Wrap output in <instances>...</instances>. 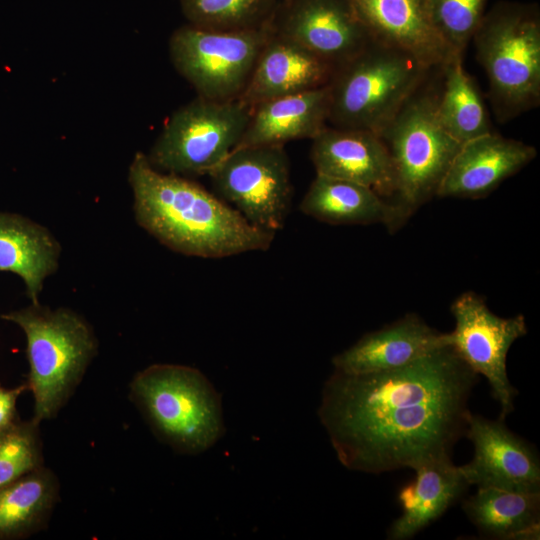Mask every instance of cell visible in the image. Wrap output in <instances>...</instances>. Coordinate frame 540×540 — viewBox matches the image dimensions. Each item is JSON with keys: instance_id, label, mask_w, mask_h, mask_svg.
Masks as SVG:
<instances>
[{"instance_id": "cell-16", "label": "cell", "mask_w": 540, "mask_h": 540, "mask_svg": "<svg viewBox=\"0 0 540 540\" xmlns=\"http://www.w3.org/2000/svg\"><path fill=\"white\" fill-rule=\"evenodd\" d=\"M536 155L535 147L491 131L461 145L436 196L485 197Z\"/></svg>"}, {"instance_id": "cell-12", "label": "cell", "mask_w": 540, "mask_h": 540, "mask_svg": "<svg viewBox=\"0 0 540 540\" xmlns=\"http://www.w3.org/2000/svg\"><path fill=\"white\" fill-rule=\"evenodd\" d=\"M331 64L342 65L373 39L351 0H291L280 3L270 24Z\"/></svg>"}, {"instance_id": "cell-19", "label": "cell", "mask_w": 540, "mask_h": 540, "mask_svg": "<svg viewBox=\"0 0 540 540\" xmlns=\"http://www.w3.org/2000/svg\"><path fill=\"white\" fill-rule=\"evenodd\" d=\"M328 84L297 94L272 98L252 106L237 147L282 145L317 136L328 124Z\"/></svg>"}, {"instance_id": "cell-3", "label": "cell", "mask_w": 540, "mask_h": 540, "mask_svg": "<svg viewBox=\"0 0 540 540\" xmlns=\"http://www.w3.org/2000/svg\"><path fill=\"white\" fill-rule=\"evenodd\" d=\"M24 332L29 363L28 389L34 398L31 419L39 425L67 403L95 357L98 342L91 326L67 308L38 304L3 314Z\"/></svg>"}, {"instance_id": "cell-8", "label": "cell", "mask_w": 540, "mask_h": 540, "mask_svg": "<svg viewBox=\"0 0 540 540\" xmlns=\"http://www.w3.org/2000/svg\"><path fill=\"white\" fill-rule=\"evenodd\" d=\"M251 112L252 106L239 98L198 96L169 118L147 158L167 173L208 175L238 146Z\"/></svg>"}, {"instance_id": "cell-9", "label": "cell", "mask_w": 540, "mask_h": 540, "mask_svg": "<svg viewBox=\"0 0 540 540\" xmlns=\"http://www.w3.org/2000/svg\"><path fill=\"white\" fill-rule=\"evenodd\" d=\"M270 32L271 26L219 31L189 24L172 34L171 59L199 97L215 101L237 99Z\"/></svg>"}, {"instance_id": "cell-7", "label": "cell", "mask_w": 540, "mask_h": 540, "mask_svg": "<svg viewBox=\"0 0 540 540\" xmlns=\"http://www.w3.org/2000/svg\"><path fill=\"white\" fill-rule=\"evenodd\" d=\"M440 67L431 71L379 133L395 169L396 203L409 218L437 195L461 143L442 125L438 112Z\"/></svg>"}, {"instance_id": "cell-25", "label": "cell", "mask_w": 540, "mask_h": 540, "mask_svg": "<svg viewBox=\"0 0 540 540\" xmlns=\"http://www.w3.org/2000/svg\"><path fill=\"white\" fill-rule=\"evenodd\" d=\"M54 473L41 466L0 489V538L34 532L44 525L58 499Z\"/></svg>"}, {"instance_id": "cell-5", "label": "cell", "mask_w": 540, "mask_h": 540, "mask_svg": "<svg viewBox=\"0 0 540 540\" xmlns=\"http://www.w3.org/2000/svg\"><path fill=\"white\" fill-rule=\"evenodd\" d=\"M472 40L500 122L540 103V16L536 5L499 2L485 12Z\"/></svg>"}, {"instance_id": "cell-1", "label": "cell", "mask_w": 540, "mask_h": 540, "mask_svg": "<svg viewBox=\"0 0 540 540\" xmlns=\"http://www.w3.org/2000/svg\"><path fill=\"white\" fill-rule=\"evenodd\" d=\"M451 345L396 369L338 371L324 383L318 417L340 463L379 474L450 458L464 437L478 382Z\"/></svg>"}, {"instance_id": "cell-27", "label": "cell", "mask_w": 540, "mask_h": 540, "mask_svg": "<svg viewBox=\"0 0 540 540\" xmlns=\"http://www.w3.org/2000/svg\"><path fill=\"white\" fill-rule=\"evenodd\" d=\"M43 466L38 425L15 421L0 430V489Z\"/></svg>"}, {"instance_id": "cell-15", "label": "cell", "mask_w": 540, "mask_h": 540, "mask_svg": "<svg viewBox=\"0 0 540 540\" xmlns=\"http://www.w3.org/2000/svg\"><path fill=\"white\" fill-rule=\"evenodd\" d=\"M373 40L400 49L428 68L454 52L436 29L428 0H351Z\"/></svg>"}, {"instance_id": "cell-26", "label": "cell", "mask_w": 540, "mask_h": 540, "mask_svg": "<svg viewBox=\"0 0 540 540\" xmlns=\"http://www.w3.org/2000/svg\"><path fill=\"white\" fill-rule=\"evenodd\" d=\"M182 13L195 27L241 31L270 26L279 0H180Z\"/></svg>"}, {"instance_id": "cell-13", "label": "cell", "mask_w": 540, "mask_h": 540, "mask_svg": "<svg viewBox=\"0 0 540 540\" xmlns=\"http://www.w3.org/2000/svg\"><path fill=\"white\" fill-rule=\"evenodd\" d=\"M465 437L474 445L472 460L460 467L469 485L521 493L540 492L537 450L502 420L470 414Z\"/></svg>"}, {"instance_id": "cell-28", "label": "cell", "mask_w": 540, "mask_h": 540, "mask_svg": "<svg viewBox=\"0 0 540 540\" xmlns=\"http://www.w3.org/2000/svg\"><path fill=\"white\" fill-rule=\"evenodd\" d=\"M433 23L448 46L464 54L488 0H428Z\"/></svg>"}, {"instance_id": "cell-18", "label": "cell", "mask_w": 540, "mask_h": 540, "mask_svg": "<svg viewBox=\"0 0 540 540\" xmlns=\"http://www.w3.org/2000/svg\"><path fill=\"white\" fill-rule=\"evenodd\" d=\"M449 345L447 333L428 326L416 314L362 336L335 355L334 370L345 374L386 371L404 366L422 355Z\"/></svg>"}, {"instance_id": "cell-23", "label": "cell", "mask_w": 540, "mask_h": 540, "mask_svg": "<svg viewBox=\"0 0 540 540\" xmlns=\"http://www.w3.org/2000/svg\"><path fill=\"white\" fill-rule=\"evenodd\" d=\"M463 511L480 534L492 539H539L540 492L521 493L478 488L465 499Z\"/></svg>"}, {"instance_id": "cell-2", "label": "cell", "mask_w": 540, "mask_h": 540, "mask_svg": "<svg viewBox=\"0 0 540 540\" xmlns=\"http://www.w3.org/2000/svg\"><path fill=\"white\" fill-rule=\"evenodd\" d=\"M129 182L138 224L173 251L219 259L266 251L274 240L199 184L160 172L143 153L133 158Z\"/></svg>"}, {"instance_id": "cell-11", "label": "cell", "mask_w": 540, "mask_h": 540, "mask_svg": "<svg viewBox=\"0 0 540 540\" xmlns=\"http://www.w3.org/2000/svg\"><path fill=\"white\" fill-rule=\"evenodd\" d=\"M455 328L448 343L477 375H483L500 404L499 420L514 410L517 390L508 379L507 354L512 344L527 333L523 315L503 318L494 314L478 294H461L451 305Z\"/></svg>"}, {"instance_id": "cell-10", "label": "cell", "mask_w": 540, "mask_h": 540, "mask_svg": "<svg viewBox=\"0 0 540 540\" xmlns=\"http://www.w3.org/2000/svg\"><path fill=\"white\" fill-rule=\"evenodd\" d=\"M208 175L218 197L249 223L274 234L283 229L293 195L284 146L236 147Z\"/></svg>"}, {"instance_id": "cell-29", "label": "cell", "mask_w": 540, "mask_h": 540, "mask_svg": "<svg viewBox=\"0 0 540 540\" xmlns=\"http://www.w3.org/2000/svg\"><path fill=\"white\" fill-rule=\"evenodd\" d=\"M27 389V383L12 389L0 385V430L17 421L16 402L18 397Z\"/></svg>"}, {"instance_id": "cell-17", "label": "cell", "mask_w": 540, "mask_h": 540, "mask_svg": "<svg viewBox=\"0 0 540 540\" xmlns=\"http://www.w3.org/2000/svg\"><path fill=\"white\" fill-rule=\"evenodd\" d=\"M334 69L304 46L271 29L239 99L254 106L326 86Z\"/></svg>"}, {"instance_id": "cell-22", "label": "cell", "mask_w": 540, "mask_h": 540, "mask_svg": "<svg viewBox=\"0 0 540 540\" xmlns=\"http://www.w3.org/2000/svg\"><path fill=\"white\" fill-rule=\"evenodd\" d=\"M60 251L57 240L42 225L0 212V272L20 276L32 304L39 303L44 280L56 271Z\"/></svg>"}, {"instance_id": "cell-24", "label": "cell", "mask_w": 540, "mask_h": 540, "mask_svg": "<svg viewBox=\"0 0 540 540\" xmlns=\"http://www.w3.org/2000/svg\"><path fill=\"white\" fill-rule=\"evenodd\" d=\"M455 53L440 67L437 112L447 132L463 144L491 132L489 116L475 81Z\"/></svg>"}, {"instance_id": "cell-20", "label": "cell", "mask_w": 540, "mask_h": 540, "mask_svg": "<svg viewBox=\"0 0 540 540\" xmlns=\"http://www.w3.org/2000/svg\"><path fill=\"white\" fill-rule=\"evenodd\" d=\"M299 209L329 224L382 223L392 231L408 219L396 203L385 200L372 188L319 174L310 184Z\"/></svg>"}, {"instance_id": "cell-4", "label": "cell", "mask_w": 540, "mask_h": 540, "mask_svg": "<svg viewBox=\"0 0 540 540\" xmlns=\"http://www.w3.org/2000/svg\"><path fill=\"white\" fill-rule=\"evenodd\" d=\"M130 398L154 434L179 453L200 454L225 432L220 395L196 368L150 365L133 377Z\"/></svg>"}, {"instance_id": "cell-14", "label": "cell", "mask_w": 540, "mask_h": 540, "mask_svg": "<svg viewBox=\"0 0 540 540\" xmlns=\"http://www.w3.org/2000/svg\"><path fill=\"white\" fill-rule=\"evenodd\" d=\"M310 156L316 174L368 186L382 197L395 196L390 152L372 131L327 125L312 139Z\"/></svg>"}, {"instance_id": "cell-21", "label": "cell", "mask_w": 540, "mask_h": 540, "mask_svg": "<svg viewBox=\"0 0 540 540\" xmlns=\"http://www.w3.org/2000/svg\"><path fill=\"white\" fill-rule=\"evenodd\" d=\"M414 470L415 481L399 495L403 513L388 529L390 540L412 538L438 519L470 486L451 458L431 461Z\"/></svg>"}, {"instance_id": "cell-6", "label": "cell", "mask_w": 540, "mask_h": 540, "mask_svg": "<svg viewBox=\"0 0 540 540\" xmlns=\"http://www.w3.org/2000/svg\"><path fill=\"white\" fill-rule=\"evenodd\" d=\"M432 70L408 53L372 40L334 69L328 83V123L379 135Z\"/></svg>"}, {"instance_id": "cell-30", "label": "cell", "mask_w": 540, "mask_h": 540, "mask_svg": "<svg viewBox=\"0 0 540 540\" xmlns=\"http://www.w3.org/2000/svg\"><path fill=\"white\" fill-rule=\"evenodd\" d=\"M279 1H280V3H284V2H289L291 0H279Z\"/></svg>"}]
</instances>
